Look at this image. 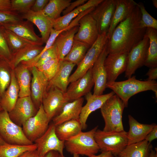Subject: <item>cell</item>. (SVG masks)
<instances>
[{
    "mask_svg": "<svg viewBox=\"0 0 157 157\" xmlns=\"http://www.w3.org/2000/svg\"><path fill=\"white\" fill-rule=\"evenodd\" d=\"M141 13L137 5L113 31L106 44L108 54L128 53L144 38L146 28L141 24Z\"/></svg>",
    "mask_w": 157,
    "mask_h": 157,
    "instance_id": "6da1fadb",
    "label": "cell"
},
{
    "mask_svg": "<svg viewBox=\"0 0 157 157\" xmlns=\"http://www.w3.org/2000/svg\"><path fill=\"white\" fill-rule=\"evenodd\" d=\"M106 88L112 90L123 102L125 107L132 96L142 92L152 90L157 97V82L155 80L141 81L134 76L128 79L120 81L107 83Z\"/></svg>",
    "mask_w": 157,
    "mask_h": 157,
    "instance_id": "7a4b0ae2",
    "label": "cell"
},
{
    "mask_svg": "<svg viewBox=\"0 0 157 157\" xmlns=\"http://www.w3.org/2000/svg\"><path fill=\"white\" fill-rule=\"evenodd\" d=\"M125 107L123 101L115 94L106 101L100 108L105 122L103 131L110 132L124 130L122 116Z\"/></svg>",
    "mask_w": 157,
    "mask_h": 157,
    "instance_id": "3957f363",
    "label": "cell"
},
{
    "mask_svg": "<svg viewBox=\"0 0 157 157\" xmlns=\"http://www.w3.org/2000/svg\"><path fill=\"white\" fill-rule=\"evenodd\" d=\"M98 127L88 131H81L65 141V147L67 151L72 154L84 155L88 157L95 155L99 150L94 138Z\"/></svg>",
    "mask_w": 157,
    "mask_h": 157,
    "instance_id": "277c9868",
    "label": "cell"
},
{
    "mask_svg": "<svg viewBox=\"0 0 157 157\" xmlns=\"http://www.w3.org/2000/svg\"><path fill=\"white\" fill-rule=\"evenodd\" d=\"M94 138L102 152H109L117 156L128 145L127 132L124 130L106 132L97 129Z\"/></svg>",
    "mask_w": 157,
    "mask_h": 157,
    "instance_id": "5b68a950",
    "label": "cell"
},
{
    "mask_svg": "<svg viewBox=\"0 0 157 157\" xmlns=\"http://www.w3.org/2000/svg\"><path fill=\"white\" fill-rule=\"evenodd\" d=\"M108 40L107 33L99 35L97 40L89 48L82 60L77 65L75 72L70 76L69 83L83 76L92 67L106 44Z\"/></svg>",
    "mask_w": 157,
    "mask_h": 157,
    "instance_id": "8992f818",
    "label": "cell"
},
{
    "mask_svg": "<svg viewBox=\"0 0 157 157\" xmlns=\"http://www.w3.org/2000/svg\"><path fill=\"white\" fill-rule=\"evenodd\" d=\"M0 136L8 144L21 145L33 144L26 137L22 128L13 122L8 112L4 110L0 112Z\"/></svg>",
    "mask_w": 157,
    "mask_h": 157,
    "instance_id": "52a82bcc",
    "label": "cell"
},
{
    "mask_svg": "<svg viewBox=\"0 0 157 157\" xmlns=\"http://www.w3.org/2000/svg\"><path fill=\"white\" fill-rule=\"evenodd\" d=\"M49 122L41 104L36 114L23 124L24 133L27 138L33 143L46 131Z\"/></svg>",
    "mask_w": 157,
    "mask_h": 157,
    "instance_id": "ba28073f",
    "label": "cell"
},
{
    "mask_svg": "<svg viewBox=\"0 0 157 157\" xmlns=\"http://www.w3.org/2000/svg\"><path fill=\"white\" fill-rule=\"evenodd\" d=\"M95 8L89 9L81 17L78 22V30L74 38V40L90 47L95 42L99 35L96 22L90 14Z\"/></svg>",
    "mask_w": 157,
    "mask_h": 157,
    "instance_id": "9c48e42d",
    "label": "cell"
},
{
    "mask_svg": "<svg viewBox=\"0 0 157 157\" xmlns=\"http://www.w3.org/2000/svg\"><path fill=\"white\" fill-rule=\"evenodd\" d=\"M117 0H103L90 14L96 22L99 35L107 33L112 23Z\"/></svg>",
    "mask_w": 157,
    "mask_h": 157,
    "instance_id": "30bf717a",
    "label": "cell"
},
{
    "mask_svg": "<svg viewBox=\"0 0 157 157\" xmlns=\"http://www.w3.org/2000/svg\"><path fill=\"white\" fill-rule=\"evenodd\" d=\"M37 145V150L41 156H45L49 151H55L64 156V141L60 140L55 132V126L50 124L44 133L34 142Z\"/></svg>",
    "mask_w": 157,
    "mask_h": 157,
    "instance_id": "8fae6325",
    "label": "cell"
},
{
    "mask_svg": "<svg viewBox=\"0 0 157 157\" xmlns=\"http://www.w3.org/2000/svg\"><path fill=\"white\" fill-rule=\"evenodd\" d=\"M149 45V39L144 36L142 40L128 53L125 77L130 78L137 69L144 65Z\"/></svg>",
    "mask_w": 157,
    "mask_h": 157,
    "instance_id": "7c38bea8",
    "label": "cell"
},
{
    "mask_svg": "<svg viewBox=\"0 0 157 157\" xmlns=\"http://www.w3.org/2000/svg\"><path fill=\"white\" fill-rule=\"evenodd\" d=\"M68 102L64 93L58 88L51 87L47 90L42 104L50 121L59 113L64 105Z\"/></svg>",
    "mask_w": 157,
    "mask_h": 157,
    "instance_id": "4fadbf2b",
    "label": "cell"
},
{
    "mask_svg": "<svg viewBox=\"0 0 157 157\" xmlns=\"http://www.w3.org/2000/svg\"><path fill=\"white\" fill-rule=\"evenodd\" d=\"M38 110L30 96L19 97L12 110L8 113L11 120L21 126L28 119L34 116Z\"/></svg>",
    "mask_w": 157,
    "mask_h": 157,
    "instance_id": "5bb4252c",
    "label": "cell"
},
{
    "mask_svg": "<svg viewBox=\"0 0 157 157\" xmlns=\"http://www.w3.org/2000/svg\"><path fill=\"white\" fill-rule=\"evenodd\" d=\"M128 54L122 52L108 54L104 63L107 83L115 81L119 75L125 72L127 65Z\"/></svg>",
    "mask_w": 157,
    "mask_h": 157,
    "instance_id": "9a60e30c",
    "label": "cell"
},
{
    "mask_svg": "<svg viewBox=\"0 0 157 157\" xmlns=\"http://www.w3.org/2000/svg\"><path fill=\"white\" fill-rule=\"evenodd\" d=\"M91 68L83 76L71 83L67 88L64 95L69 102L82 97L90 92L94 85Z\"/></svg>",
    "mask_w": 157,
    "mask_h": 157,
    "instance_id": "2e32d148",
    "label": "cell"
},
{
    "mask_svg": "<svg viewBox=\"0 0 157 157\" xmlns=\"http://www.w3.org/2000/svg\"><path fill=\"white\" fill-rule=\"evenodd\" d=\"M31 69L32 75L31 84V97L38 110L47 91L49 81L35 66Z\"/></svg>",
    "mask_w": 157,
    "mask_h": 157,
    "instance_id": "e0dca14e",
    "label": "cell"
},
{
    "mask_svg": "<svg viewBox=\"0 0 157 157\" xmlns=\"http://www.w3.org/2000/svg\"><path fill=\"white\" fill-rule=\"evenodd\" d=\"M106 44L91 68L94 83L93 94L94 95L103 94L106 88L107 75L104 65V60L108 54Z\"/></svg>",
    "mask_w": 157,
    "mask_h": 157,
    "instance_id": "ac0fdd59",
    "label": "cell"
},
{
    "mask_svg": "<svg viewBox=\"0 0 157 157\" xmlns=\"http://www.w3.org/2000/svg\"><path fill=\"white\" fill-rule=\"evenodd\" d=\"M0 24L5 29L33 43L40 45L44 43L42 38L35 33L33 24L27 20Z\"/></svg>",
    "mask_w": 157,
    "mask_h": 157,
    "instance_id": "d6986e66",
    "label": "cell"
},
{
    "mask_svg": "<svg viewBox=\"0 0 157 157\" xmlns=\"http://www.w3.org/2000/svg\"><path fill=\"white\" fill-rule=\"evenodd\" d=\"M113 91L108 93L96 95L90 92L85 96L87 102L83 106L79 116V120L82 124L83 129L86 128V122L88 118L92 112L100 108L106 101L115 94Z\"/></svg>",
    "mask_w": 157,
    "mask_h": 157,
    "instance_id": "ffe728a7",
    "label": "cell"
},
{
    "mask_svg": "<svg viewBox=\"0 0 157 157\" xmlns=\"http://www.w3.org/2000/svg\"><path fill=\"white\" fill-rule=\"evenodd\" d=\"M21 15L23 19H26L37 26L44 43H46L53 28V21L44 15L42 11L35 12L30 10Z\"/></svg>",
    "mask_w": 157,
    "mask_h": 157,
    "instance_id": "44dd1931",
    "label": "cell"
},
{
    "mask_svg": "<svg viewBox=\"0 0 157 157\" xmlns=\"http://www.w3.org/2000/svg\"><path fill=\"white\" fill-rule=\"evenodd\" d=\"M78 27V26H76L64 31L56 38L53 45L60 60H63L70 51Z\"/></svg>",
    "mask_w": 157,
    "mask_h": 157,
    "instance_id": "7402d4cb",
    "label": "cell"
},
{
    "mask_svg": "<svg viewBox=\"0 0 157 157\" xmlns=\"http://www.w3.org/2000/svg\"><path fill=\"white\" fill-rule=\"evenodd\" d=\"M103 0H89L84 4L76 8L64 15L61 16L53 22V28L60 31L67 29L73 27L70 24L71 22L82 12L89 8L97 6Z\"/></svg>",
    "mask_w": 157,
    "mask_h": 157,
    "instance_id": "603a6c76",
    "label": "cell"
},
{
    "mask_svg": "<svg viewBox=\"0 0 157 157\" xmlns=\"http://www.w3.org/2000/svg\"><path fill=\"white\" fill-rule=\"evenodd\" d=\"M83 97L66 103L60 112L52 119L55 126L72 119H79L83 104Z\"/></svg>",
    "mask_w": 157,
    "mask_h": 157,
    "instance_id": "cb8c5ba5",
    "label": "cell"
},
{
    "mask_svg": "<svg viewBox=\"0 0 157 157\" xmlns=\"http://www.w3.org/2000/svg\"><path fill=\"white\" fill-rule=\"evenodd\" d=\"M75 65L67 61L60 60L59 69L49 81L47 90L51 87H55L65 93L69 83L70 75Z\"/></svg>",
    "mask_w": 157,
    "mask_h": 157,
    "instance_id": "d4e9b609",
    "label": "cell"
},
{
    "mask_svg": "<svg viewBox=\"0 0 157 157\" xmlns=\"http://www.w3.org/2000/svg\"><path fill=\"white\" fill-rule=\"evenodd\" d=\"M136 3L133 0H117L112 23L107 33L108 39L110 38L117 26L132 12L136 5Z\"/></svg>",
    "mask_w": 157,
    "mask_h": 157,
    "instance_id": "484cf974",
    "label": "cell"
},
{
    "mask_svg": "<svg viewBox=\"0 0 157 157\" xmlns=\"http://www.w3.org/2000/svg\"><path fill=\"white\" fill-rule=\"evenodd\" d=\"M128 118L129 129L127 132L128 145L144 140L147 135L155 125L140 123L131 115H129Z\"/></svg>",
    "mask_w": 157,
    "mask_h": 157,
    "instance_id": "4316f807",
    "label": "cell"
},
{
    "mask_svg": "<svg viewBox=\"0 0 157 157\" xmlns=\"http://www.w3.org/2000/svg\"><path fill=\"white\" fill-rule=\"evenodd\" d=\"M44 47L42 45L30 44L13 53L8 63L10 68L13 70L21 63L33 59L40 53Z\"/></svg>",
    "mask_w": 157,
    "mask_h": 157,
    "instance_id": "83f0119b",
    "label": "cell"
},
{
    "mask_svg": "<svg viewBox=\"0 0 157 157\" xmlns=\"http://www.w3.org/2000/svg\"><path fill=\"white\" fill-rule=\"evenodd\" d=\"M19 86L12 70L10 84L0 100L3 110L8 113L12 110L19 98Z\"/></svg>",
    "mask_w": 157,
    "mask_h": 157,
    "instance_id": "f1b7e54d",
    "label": "cell"
},
{
    "mask_svg": "<svg viewBox=\"0 0 157 157\" xmlns=\"http://www.w3.org/2000/svg\"><path fill=\"white\" fill-rule=\"evenodd\" d=\"M13 70L19 88V97L30 96L31 77L29 69L20 63Z\"/></svg>",
    "mask_w": 157,
    "mask_h": 157,
    "instance_id": "f546056e",
    "label": "cell"
},
{
    "mask_svg": "<svg viewBox=\"0 0 157 157\" xmlns=\"http://www.w3.org/2000/svg\"><path fill=\"white\" fill-rule=\"evenodd\" d=\"M83 129L79 119H72L55 126V132L59 139L65 141L76 135Z\"/></svg>",
    "mask_w": 157,
    "mask_h": 157,
    "instance_id": "4dcf8cb0",
    "label": "cell"
},
{
    "mask_svg": "<svg viewBox=\"0 0 157 157\" xmlns=\"http://www.w3.org/2000/svg\"><path fill=\"white\" fill-rule=\"evenodd\" d=\"M152 148L151 143L144 140L127 145L118 156L121 157H148Z\"/></svg>",
    "mask_w": 157,
    "mask_h": 157,
    "instance_id": "1f68e13d",
    "label": "cell"
},
{
    "mask_svg": "<svg viewBox=\"0 0 157 157\" xmlns=\"http://www.w3.org/2000/svg\"><path fill=\"white\" fill-rule=\"evenodd\" d=\"M144 36L149 38V45L144 65L149 68L157 67V30L147 28Z\"/></svg>",
    "mask_w": 157,
    "mask_h": 157,
    "instance_id": "d6a6232c",
    "label": "cell"
},
{
    "mask_svg": "<svg viewBox=\"0 0 157 157\" xmlns=\"http://www.w3.org/2000/svg\"><path fill=\"white\" fill-rule=\"evenodd\" d=\"M71 2V0H50L42 11L53 21L61 16V13Z\"/></svg>",
    "mask_w": 157,
    "mask_h": 157,
    "instance_id": "836d02e7",
    "label": "cell"
},
{
    "mask_svg": "<svg viewBox=\"0 0 157 157\" xmlns=\"http://www.w3.org/2000/svg\"><path fill=\"white\" fill-rule=\"evenodd\" d=\"M36 144L21 145L7 143L0 145V157H19L24 153L37 149Z\"/></svg>",
    "mask_w": 157,
    "mask_h": 157,
    "instance_id": "e575fe53",
    "label": "cell"
},
{
    "mask_svg": "<svg viewBox=\"0 0 157 157\" xmlns=\"http://www.w3.org/2000/svg\"><path fill=\"white\" fill-rule=\"evenodd\" d=\"M90 47L84 43L74 40L70 51L63 60L78 65Z\"/></svg>",
    "mask_w": 157,
    "mask_h": 157,
    "instance_id": "d590c367",
    "label": "cell"
},
{
    "mask_svg": "<svg viewBox=\"0 0 157 157\" xmlns=\"http://www.w3.org/2000/svg\"><path fill=\"white\" fill-rule=\"evenodd\" d=\"M12 70L8 63L0 59V100L10 83Z\"/></svg>",
    "mask_w": 157,
    "mask_h": 157,
    "instance_id": "8d00e7d4",
    "label": "cell"
},
{
    "mask_svg": "<svg viewBox=\"0 0 157 157\" xmlns=\"http://www.w3.org/2000/svg\"><path fill=\"white\" fill-rule=\"evenodd\" d=\"M4 32L8 44L13 53L27 45L30 44H35L23 39L12 31L5 28Z\"/></svg>",
    "mask_w": 157,
    "mask_h": 157,
    "instance_id": "74e56055",
    "label": "cell"
},
{
    "mask_svg": "<svg viewBox=\"0 0 157 157\" xmlns=\"http://www.w3.org/2000/svg\"><path fill=\"white\" fill-rule=\"evenodd\" d=\"M60 62V60L58 58H55L36 67L43 74L49 81L54 76L58 71Z\"/></svg>",
    "mask_w": 157,
    "mask_h": 157,
    "instance_id": "f35d334b",
    "label": "cell"
},
{
    "mask_svg": "<svg viewBox=\"0 0 157 157\" xmlns=\"http://www.w3.org/2000/svg\"><path fill=\"white\" fill-rule=\"evenodd\" d=\"M5 28L0 24V59L9 63L12 56L11 51L4 35Z\"/></svg>",
    "mask_w": 157,
    "mask_h": 157,
    "instance_id": "ab89813d",
    "label": "cell"
},
{
    "mask_svg": "<svg viewBox=\"0 0 157 157\" xmlns=\"http://www.w3.org/2000/svg\"><path fill=\"white\" fill-rule=\"evenodd\" d=\"M141 13L140 21L142 26L144 28H151L157 30V20L147 11L144 4L142 2L137 3Z\"/></svg>",
    "mask_w": 157,
    "mask_h": 157,
    "instance_id": "60d3db41",
    "label": "cell"
},
{
    "mask_svg": "<svg viewBox=\"0 0 157 157\" xmlns=\"http://www.w3.org/2000/svg\"><path fill=\"white\" fill-rule=\"evenodd\" d=\"M35 0H11L12 10L21 15L31 10Z\"/></svg>",
    "mask_w": 157,
    "mask_h": 157,
    "instance_id": "b9f144b4",
    "label": "cell"
},
{
    "mask_svg": "<svg viewBox=\"0 0 157 157\" xmlns=\"http://www.w3.org/2000/svg\"><path fill=\"white\" fill-rule=\"evenodd\" d=\"M23 19L22 15L16 12L0 10V24L16 22Z\"/></svg>",
    "mask_w": 157,
    "mask_h": 157,
    "instance_id": "7bdbcfd3",
    "label": "cell"
},
{
    "mask_svg": "<svg viewBox=\"0 0 157 157\" xmlns=\"http://www.w3.org/2000/svg\"><path fill=\"white\" fill-rule=\"evenodd\" d=\"M87 1V0H77L71 2L68 6L63 11V15L67 14L78 7L84 4Z\"/></svg>",
    "mask_w": 157,
    "mask_h": 157,
    "instance_id": "ee69618b",
    "label": "cell"
},
{
    "mask_svg": "<svg viewBox=\"0 0 157 157\" xmlns=\"http://www.w3.org/2000/svg\"><path fill=\"white\" fill-rule=\"evenodd\" d=\"M49 0H35L31 10L35 12L42 11L48 3Z\"/></svg>",
    "mask_w": 157,
    "mask_h": 157,
    "instance_id": "f6af8a7d",
    "label": "cell"
},
{
    "mask_svg": "<svg viewBox=\"0 0 157 157\" xmlns=\"http://www.w3.org/2000/svg\"><path fill=\"white\" fill-rule=\"evenodd\" d=\"M0 10L12 11L11 0H0Z\"/></svg>",
    "mask_w": 157,
    "mask_h": 157,
    "instance_id": "bcb514c9",
    "label": "cell"
},
{
    "mask_svg": "<svg viewBox=\"0 0 157 157\" xmlns=\"http://www.w3.org/2000/svg\"><path fill=\"white\" fill-rule=\"evenodd\" d=\"M157 138V125H155L146 136L145 140L151 143V142Z\"/></svg>",
    "mask_w": 157,
    "mask_h": 157,
    "instance_id": "7dc6e473",
    "label": "cell"
},
{
    "mask_svg": "<svg viewBox=\"0 0 157 157\" xmlns=\"http://www.w3.org/2000/svg\"><path fill=\"white\" fill-rule=\"evenodd\" d=\"M148 76L147 80H155L157 79V67L150 68L146 73Z\"/></svg>",
    "mask_w": 157,
    "mask_h": 157,
    "instance_id": "c3c4849f",
    "label": "cell"
},
{
    "mask_svg": "<svg viewBox=\"0 0 157 157\" xmlns=\"http://www.w3.org/2000/svg\"><path fill=\"white\" fill-rule=\"evenodd\" d=\"M19 157H45V156H40L36 149L26 151Z\"/></svg>",
    "mask_w": 157,
    "mask_h": 157,
    "instance_id": "681fc988",
    "label": "cell"
},
{
    "mask_svg": "<svg viewBox=\"0 0 157 157\" xmlns=\"http://www.w3.org/2000/svg\"><path fill=\"white\" fill-rule=\"evenodd\" d=\"M45 157H65L60 154L58 152L55 151H51L47 153L45 155Z\"/></svg>",
    "mask_w": 157,
    "mask_h": 157,
    "instance_id": "f907efd6",
    "label": "cell"
},
{
    "mask_svg": "<svg viewBox=\"0 0 157 157\" xmlns=\"http://www.w3.org/2000/svg\"><path fill=\"white\" fill-rule=\"evenodd\" d=\"M112 154L109 152H102L101 154L97 155H92L89 157H113Z\"/></svg>",
    "mask_w": 157,
    "mask_h": 157,
    "instance_id": "816d5d0a",
    "label": "cell"
},
{
    "mask_svg": "<svg viewBox=\"0 0 157 157\" xmlns=\"http://www.w3.org/2000/svg\"><path fill=\"white\" fill-rule=\"evenodd\" d=\"M148 157H157L156 151L152 149Z\"/></svg>",
    "mask_w": 157,
    "mask_h": 157,
    "instance_id": "f5cc1de1",
    "label": "cell"
},
{
    "mask_svg": "<svg viewBox=\"0 0 157 157\" xmlns=\"http://www.w3.org/2000/svg\"><path fill=\"white\" fill-rule=\"evenodd\" d=\"M152 2L154 6L156 8H157V0H152Z\"/></svg>",
    "mask_w": 157,
    "mask_h": 157,
    "instance_id": "db71d44e",
    "label": "cell"
},
{
    "mask_svg": "<svg viewBox=\"0 0 157 157\" xmlns=\"http://www.w3.org/2000/svg\"><path fill=\"white\" fill-rule=\"evenodd\" d=\"M6 143L0 136V145Z\"/></svg>",
    "mask_w": 157,
    "mask_h": 157,
    "instance_id": "11a10c76",
    "label": "cell"
},
{
    "mask_svg": "<svg viewBox=\"0 0 157 157\" xmlns=\"http://www.w3.org/2000/svg\"><path fill=\"white\" fill-rule=\"evenodd\" d=\"M3 110L2 108V107L0 101V112Z\"/></svg>",
    "mask_w": 157,
    "mask_h": 157,
    "instance_id": "9f6ffc18",
    "label": "cell"
},
{
    "mask_svg": "<svg viewBox=\"0 0 157 157\" xmlns=\"http://www.w3.org/2000/svg\"><path fill=\"white\" fill-rule=\"evenodd\" d=\"M73 157H80L79 155L76 154H74Z\"/></svg>",
    "mask_w": 157,
    "mask_h": 157,
    "instance_id": "6f0895ef",
    "label": "cell"
},
{
    "mask_svg": "<svg viewBox=\"0 0 157 157\" xmlns=\"http://www.w3.org/2000/svg\"><path fill=\"white\" fill-rule=\"evenodd\" d=\"M115 157H121L119 156H115Z\"/></svg>",
    "mask_w": 157,
    "mask_h": 157,
    "instance_id": "680465c9",
    "label": "cell"
}]
</instances>
